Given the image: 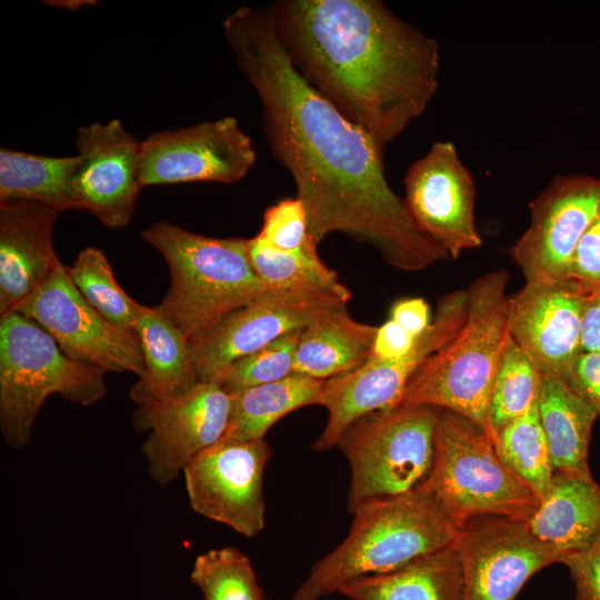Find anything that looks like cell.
Returning a JSON list of instances; mask_svg holds the SVG:
<instances>
[{
	"instance_id": "e0dca14e",
	"label": "cell",
	"mask_w": 600,
	"mask_h": 600,
	"mask_svg": "<svg viewBox=\"0 0 600 600\" xmlns=\"http://www.w3.org/2000/svg\"><path fill=\"white\" fill-rule=\"evenodd\" d=\"M408 211L450 258L482 246L474 216L476 181L452 141H436L403 179Z\"/></svg>"
},
{
	"instance_id": "f546056e",
	"label": "cell",
	"mask_w": 600,
	"mask_h": 600,
	"mask_svg": "<svg viewBox=\"0 0 600 600\" xmlns=\"http://www.w3.org/2000/svg\"><path fill=\"white\" fill-rule=\"evenodd\" d=\"M494 447L501 460L541 498L554 469L538 404L506 426L497 434Z\"/></svg>"
},
{
	"instance_id": "4fadbf2b",
	"label": "cell",
	"mask_w": 600,
	"mask_h": 600,
	"mask_svg": "<svg viewBox=\"0 0 600 600\" xmlns=\"http://www.w3.org/2000/svg\"><path fill=\"white\" fill-rule=\"evenodd\" d=\"M599 211L600 178L554 176L529 202V224L509 250L526 282L567 279L573 252Z\"/></svg>"
},
{
	"instance_id": "5b68a950",
	"label": "cell",
	"mask_w": 600,
	"mask_h": 600,
	"mask_svg": "<svg viewBox=\"0 0 600 600\" xmlns=\"http://www.w3.org/2000/svg\"><path fill=\"white\" fill-rule=\"evenodd\" d=\"M167 261L171 283L159 307L190 342L232 311L274 290L254 272L244 238H212L160 220L141 232Z\"/></svg>"
},
{
	"instance_id": "7a4b0ae2",
	"label": "cell",
	"mask_w": 600,
	"mask_h": 600,
	"mask_svg": "<svg viewBox=\"0 0 600 600\" xmlns=\"http://www.w3.org/2000/svg\"><path fill=\"white\" fill-rule=\"evenodd\" d=\"M278 36L304 79L383 150L437 93L436 39L380 0H282Z\"/></svg>"
},
{
	"instance_id": "d6986e66",
	"label": "cell",
	"mask_w": 600,
	"mask_h": 600,
	"mask_svg": "<svg viewBox=\"0 0 600 600\" xmlns=\"http://www.w3.org/2000/svg\"><path fill=\"white\" fill-rule=\"evenodd\" d=\"M586 293L570 278L526 282L509 297V334L541 376L563 377L581 353Z\"/></svg>"
},
{
	"instance_id": "ffe728a7",
	"label": "cell",
	"mask_w": 600,
	"mask_h": 600,
	"mask_svg": "<svg viewBox=\"0 0 600 600\" xmlns=\"http://www.w3.org/2000/svg\"><path fill=\"white\" fill-rule=\"evenodd\" d=\"M58 214L37 202L0 199V317L14 312L60 267L52 243Z\"/></svg>"
},
{
	"instance_id": "3957f363",
	"label": "cell",
	"mask_w": 600,
	"mask_h": 600,
	"mask_svg": "<svg viewBox=\"0 0 600 600\" xmlns=\"http://www.w3.org/2000/svg\"><path fill=\"white\" fill-rule=\"evenodd\" d=\"M509 280L508 271L500 269L469 284L461 330L417 370L397 406L430 404L460 413L478 423L496 444L490 399L510 336Z\"/></svg>"
},
{
	"instance_id": "6da1fadb",
	"label": "cell",
	"mask_w": 600,
	"mask_h": 600,
	"mask_svg": "<svg viewBox=\"0 0 600 600\" xmlns=\"http://www.w3.org/2000/svg\"><path fill=\"white\" fill-rule=\"evenodd\" d=\"M223 32L259 96L270 149L294 180L309 236L320 243L344 233L408 272L449 259L390 187L383 150L294 67L270 7L238 8L226 17Z\"/></svg>"
},
{
	"instance_id": "60d3db41",
	"label": "cell",
	"mask_w": 600,
	"mask_h": 600,
	"mask_svg": "<svg viewBox=\"0 0 600 600\" xmlns=\"http://www.w3.org/2000/svg\"><path fill=\"white\" fill-rule=\"evenodd\" d=\"M576 600H578V599H576Z\"/></svg>"
},
{
	"instance_id": "74e56055",
	"label": "cell",
	"mask_w": 600,
	"mask_h": 600,
	"mask_svg": "<svg viewBox=\"0 0 600 600\" xmlns=\"http://www.w3.org/2000/svg\"><path fill=\"white\" fill-rule=\"evenodd\" d=\"M417 337L408 332L392 319L378 326L369 358L391 360L411 350Z\"/></svg>"
},
{
	"instance_id": "f35d334b",
	"label": "cell",
	"mask_w": 600,
	"mask_h": 600,
	"mask_svg": "<svg viewBox=\"0 0 600 600\" xmlns=\"http://www.w3.org/2000/svg\"><path fill=\"white\" fill-rule=\"evenodd\" d=\"M390 319L418 337L431 323L430 307L422 298H404L396 301L390 309Z\"/></svg>"
},
{
	"instance_id": "8992f818",
	"label": "cell",
	"mask_w": 600,
	"mask_h": 600,
	"mask_svg": "<svg viewBox=\"0 0 600 600\" xmlns=\"http://www.w3.org/2000/svg\"><path fill=\"white\" fill-rule=\"evenodd\" d=\"M104 371L68 357L38 323L19 312L0 317V428L22 448L49 396L90 406L106 396Z\"/></svg>"
},
{
	"instance_id": "ac0fdd59",
	"label": "cell",
	"mask_w": 600,
	"mask_h": 600,
	"mask_svg": "<svg viewBox=\"0 0 600 600\" xmlns=\"http://www.w3.org/2000/svg\"><path fill=\"white\" fill-rule=\"evenodd\" d=\"M76 147L80 159L76 193L81 210L107 228H124L132 219L142 189L141 141L113 119L80 127Z\"/></svg>"
},
{
	"instance_id": "44dd1931",
	"label": "cell",
	"mask_w": 600,
	"mask_h": 600,
	"mask_svg": "<svg viewBox=\"0 0 600 600\" xmlns=\"http://www.w3.org/2000/svg\"><path fill=\"white\" fill-rule=\"evenodd\" d=\"M527 524L559 554L561 563L588 550L600 541V486L592 476L554 472Z\"/></svg>"
},
{
	"instance_id": "836d02e7",
	"label": "cell",
	"mask_w": 600,
	"mask_h": 600,
	"mask_svg": "<svg viewBox=\"0 0 600 600\" xmlns=\"http://www.w3.org/2000/svg\"><path fill=\"white\" fill-rule=\"evenodd\" d=\"M258 234L279 250L291 251L300 248L309 237L308 216L303 203L296 197L282 199L268 207Z\"/></svg>"
},
{
	"instance_id": "7c38bea8",
	"label": "cell",
	"mask_w": 600,
	"mask_h": 600,
	"mask_svg": "<svg viewBox=\"0 0 600 600\" xmlns=\"http://www.w3.org/2000/svg\"><path fill=\"white\" fill-rule=\"evenodd\" d=\"M134 402L132 424L150 431L142 453L159 484L173 481L197 454L219 442L230 421V393L213 381H200L176 398Z\"/></svg>"
},
{
	"instance_id": "e575fe53",
	"label": "cell",
	"mask_w": 600,
	"mask_h": 600,
	"mask_svg": "<svg viewBox=\"0 0 600 600\" xmlns=\"http://www.w3.org/2000/svg\"><path fill=\"white\" fill-rule=\"evenodd\" d=\"M586 294L600 288V211L580 239L568 269Z\"/></svg>"
},
{
	"instance_id": "9a60e30c",
	"label": "cell",
	"mask_w": 600,
	"mask_h": 600,
	"mask_svg": "<svg viewBox=\"0 0 600 600\" xmlns=\"http://www.w3.org/2000/svg\"><path fill=\"white\" fill-rule=\"evenodd\" d=\"M350 299L323 291L288 289L260 296L190 342L199 380L212 381L233 361L306 328L328 311L347 306Z\"/></svg>"
},
{
	"instance_id": "f1b7e54d",
	"label": "cell",
	"mask_w": 600,
	"mask_h": 600,
	"mask_svg": "<svg viewBox=\"0 0 600 600\" xmlns=\"http://www.w3.org/2000/svg\"><path fill=\"white\" fill-rule=\"evenodd\" d=\"M67 272L83 298L109 322L129 333L136 324L142 304L134 301L117 282L104 253L96 248L83 249Z\"/></svg>"
},
{
	"instance_id": "2e32d148",
	"label": "cell",
	"mask_w": 600,
	"mask_h": 600,
	"mask_svg": "<svg viewBox=\"0 0 600 600\" xmlns=\"http://www.w3.org/2000/svg\"><path fill=\"white\" fill-rule=\"evenodd\" d=\"M462 568L463 600H514L542 568L561 562L527 520L482 516L459 527L453 542Z\"/></svg>"
},
{
	"instance_id": "1f68e13d",
	"label": "cell",
	"mask_w": 600,
	"mask_h": 600,
	"mask_svg": "<svg viewBox=\"0 0 600 600\" xmlns=\"http://www.w3.org/2000/svg\"><path fill=\"white\" fill-rule=\"evenodd\" d=\"M190 578L204 600H268L249 558L233 547L199 554Z\"/></svg>"
},
{
	"instance_id": "5bb4252c",
	"label": "cell",
	"mask_w": 600,
	"mask_h": 600,
	"mask_svg": "<svg viewBox=\"0 0 600 600\" xmlns=\"http://www.w3.org/2000/svg\"><path fill=\"white\" fill-rule=\"evenodd\" d=\"M252 141L233 117L154 132L141 141L142 188L187 182L236 183L254 166Z\"/></svg>"
},
{
	"instance_id": "d590c367",
	"label": "cell",
	"mask_w": 600,
	"mask_h": 600,
	"mask_svg": "<svg viewBox=\"0 0 600 600\" xmlns=\"http://www.w3.org/2000/svg\"><path fill=\"white\" fill-rule=\"evenodd\" d=\"M562 379L588 402L600 419V352H581L569 366Z\"/></svg>"
},
{
	"instance_id": "277c9868",
	"label": "cell",
	"mask_w": 600,
	"mask_h": 600,
	"mask_svg": "<svg viewBox=\"0 0 600 600\" xmlns=\"http://www.w3.org/2000/svg\"><path fill=\"white\" fill-rule=\"evenodd\" d=\"M352 514L348 536L314 563L291 600H320L353 579L391 571L452 546L459 531L426 483L408 493L367 502Z\"/></svg>"
},
{
	"instance_id": "cb8c5ba5",
	"label": "cell",
	"mask_w": 600,
	"mask_h": 600,
	"mask_svg": "<svg viewBox=\"0 0 600 600\" xmlns=\"http://www.w3.org/2000/svg\"><path fill=\"white\" fill-rule=\"evenodd\" d=\"M377 329L353 319L346 306L328 311L301 330L293 373L328 380L359 369L371 354Z\"/></svg>"
},
{
	"instance_id": "8fae6325",
	"label": "cell",
	"mask_w": 600,
	"mask_h": 600,
	"mask_svg": "<svg viewBox=\"0 0 600 600\" xmlns=\"http://www.w3.org/2000/svg\"><path fill=\"white\" fill-rule=\"evenodd\" d=\"M272 454L264 439L224 440L183 469L191 509L252 538L266 524L264 469Z\"/></svg>"
},
{
	"instance_id": "ba28073f",
	"label": "cell",
	"mask_w": 600,
	"mask_h": 600,
	"mask_svg": "<svg viewBox=\"0 0 600 600\" xmlns=\"http://www.w3.org/2000/svg\"><path fill=\"white\" fill-rule=\"evenodd\" d=\"M440 412L430 404H399L367 413L346 428L337 446L351 469V513L367 502L408 493L427 482Z\"/></svg>"
},
{
	"instance_id": "8d00e7d4",
	"label": "cell",
	"mask_w": 600,
	"mask_h": 600,
	"mask_svg": "<svg viewBox=\"0 0 600 600\" xmlns=\"http://www.w3.org/2000/svg\"><path fill=\"white\" fill-rule=\"evenodd\" d=\"M574 582L578 600H600V541L563 559Z\"/></svg>"
},
{
	"instance_id": "83f0119b",
	"label": "cell",
	"mask_w": 600,
	"mask_h": 600,
	"mask_svg": "<svg viewBox=\"0 0 600 600\" xmlns=\"http://www.w3.org/2000/svg\"><path fill=\"white\" fill-rule=\"evenodd\" d=\"M318 244L310 236L298 249L283 251L267 243L259 234L247 239L250 263L256 274L276 289L323 291L351 298L318 254Z\"/></svg>"
},
{
	"instance_id": "9c48e42d",
	"label": "cell",
	"mask_w": 600,
	"mask_h": 600,
	"mask_svg": "<svg viewBox=\"0 0 600 600\" xmlns=\"http://www.w3.org/2000/svg\"><path fill=\"white\" fill-rule=\"evenodd\" d=\"M467 311V289L451 291L438 300L430 326L404 356L391 360L369 358L359 369L326 380L320 406L327 409L328 421L313 450L322 452L337 446L356 419L397 406L417 370L461 330Z\"/></svg>"
},
{
	"instance_id": "7402d4cb",
	"label": "cell",
	"mask_w": 600,
	"mask_h": 600,
	"mask_svg": "<svg viewBox=\"0 0 600 600\" xmlns=\"http://www.w3.org/2000/svg\"><path fill=\"white\" fill-rule=\"evenodd\" d=\"M136 333L146 372L130 391L133 401L176 398L200 382L189 338L159 306L142 307Z\"/></svg>"
},
{
	"instance_id": "d4e9b609",
	"label": "cell",
	"mask_w": 600,
	"mask_h": 600,
	"mask_svg": "<svg viewBox=\"0 0 600 600\" xmlns=\"http://www.w3.org/2000/svg\"><path fill=\"white\" fill-rule=\"evenodd\" d=\"M537 404L554 472L591 476L588 451L596 410L552 374L541 376Z\"/></svg>"
},
{
	"instance_id": "4dcf8cb0",
	"label": "cell",
	"mask_w": 600,
	"mask_h": 600,
	"mask_svg": "<svg viewBox=\"0 0 600 600\" xmlns=\"http://www.w3.org/2000/svg\"><path fill=\"white\" fill-rule=\"evenodd\" d=\"M541 373L509 336L490 399V422L496 436L526 414L538 401Z\"/></svg>"
},
{
	"instance_id": "ab89813d",
	"label": "cell",
	"mask_w": 600,
	"mask_h": 600,
	"mask_svg": "<svg viewBox=\"0 0 600 600\" xmlns=\"http://www.w3.org/2000/svg\"><path fill=\"white\" fill-rule=\"evenodd\" d=\"M581 352H600V288L586 294L581 317Z\"/></svg>"
},
{
	"instance_id": "52a82bcc",
	"label": "cell",
	"mask_w": 600,
	"mask_h": 600,
	"mask_svg": "<svg viewBox=\"0 0 600 600\" xmlns=\"http://www.w3.org/2000/svg\"><path fill=\"white\" fill-rule=\"evenodd\" d=\"M426 484L458 527L482 516L527 520L540 502L478 423L446 409L438 419L434 461Z\"/></svg>"
},
{
	"instance_id": "d6a6232c",
	"label": "cell",
	"mask_w": 600,
	"mask_h": 600,
	"mask_svg": "<svg viewBox=\"0 0 600 600\" xmlns=\"http://www.w3.org/2000/svg\"><path fill=\"white\" fill-rule=\"evenodd\" d=\"M301 330L289 332L233 361L212 381L231 393L289 377L293 373L294 354Z\"/></svg>"
},
{
	"instance_id": "484cf974",
	"label": "cell",
	"mask_w": 600,
	"mask_h": 600,
	"mask_svg": "<svg viewBox=\"0 0 600 600\" xmlns=\"http://www.w3.org/2000/svg\"><path fill=\"white\" fill-rule=\"evenodd\" d=\"M78 156L48 157L2 148L0 199L37 202L58 212L81 210L76 193Z\"/></svg>"
},
{
	"instance_id": "4316f807",
	"label": "cell",
	"mask_w": 600,
	"mask_h": 600,
	"mask_svg": "<svg viewBox=\"0 0 600 600\" xmlns=\"http://www.w3.org/2000/svg\"><path fill=\"white\" fill-rule=\"evenodd\" d=\"M326 380L289 377L230 393L231 413L224 440H260L281 418L300 408L321 404Z\"/></svg>"
},
{
	"instance_id": "603a6c76",
	"label": "cell",
	"mask_w": 600,
	"mask_h": 600,
	"mask_svg": "<svg viewBox=\"0 0 600 600\" xmlns=\"http://www.w3.org/2000/svg\"><path fill=\"white\" fill-rule=\"evenodd\" d=\"M338 592L350 600H463L460 558L452 544L391 571L353 579Z\"/></svg>"
},
{
	"instance_id": "30bf717a",
	"label": "cell",
	"mask_w": 600,
	"mask_h": 600,
	"mask_svg": "<svg viewBox=\"0 0 600 600\" xmlns=\"http://www.w3.org/2000/svg\"><path fill=\"white\" fill-rule=\"evenodd\" d=\"M14 312L33 320L74 361L141 379L146 366L137 334L102 317L72 283L62 263Z\"/></svg>"
}]
</instances>
